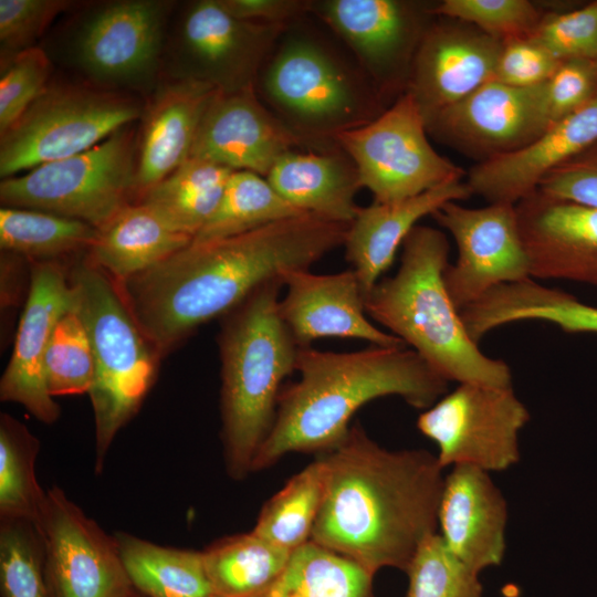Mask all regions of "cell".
<instances>
[{"label": "cell", "mask_w": 597, "mask_h": 597, "mask_svg": "<svg viewBox=\"0 0 597 597\" xmlns=\"http://www.w3.org/2000/svg\"><path fill=\"white\" fill-rule=\"evenodd\" d=\"M348 224L313 213L222 240L193 243L150 269L114 281L163 358L203 324L222 318L268 283L310 270L344 245Z\"/></svg>", "instance_id": "1"}, {"label": "cell", "mask_w": 597, "mask_h": 597, "mask_svg": "<svg viewBox=\"0 0 597 597\" xmlns=\"http://www.w3.org/2000/svg\"><path fill=\"white\" fill-rule=\"evenodd\" d=\"M320 457L324 490L310 541L373 574L386 567L406 573L423 542L438 533L444 469L437 455L386 449L355 422Z\"/></svg>", "instance_id": "2"}, {"label": "cell", "mask_w": 597, "mask_h": 597, "mask_svg": "<svg viewBox=\"0 0 597 597\" xmlns=\"http://www.w3.org/2000/svg\"><path fill=\"white\" fill-rule=\"evenodd\" d=\"M295 370L300 378L283 386L252 472L289 453L333 450L348 434L356 411L374 399L398 396L426 410L447 394L449 383L406 347L371 345L343 353L300 347Z\"/></svg>", "instance_id": "3"}, {"label": "cell", "mask_w": 597, "mask_h": 597, "mask_svg": "<svg viewBox=\"0 0 597 597\" xmlns=\"http://www.w3.org/2000/svg\"><path fill=\"white\" fill-rule=\"evenodd\" d=\"M448 256L443 232L416 226L402 243L398 271L373 287L365 311L446 380L512 386L510 366L485 355L464 327L444 283Z\"/></svg>", "instance_id": "4"}, {"label": "cell", "mask_w": 597, "mask_h": 597, "mask_svg": "<svg viewBox=\"0 0 597 597\" xmlns=\"http://www.w3.org/2000/svg\"><path fill=\"white\" fill-rule=\"evenodd\" d=\"M283 286L282 281L265 284L221 318V437L226 468L235 480L252 472L283 381L295 370L300 347L280 314Z\"/></svg>", "instance_id": "5"}, {"label": "cell", "mask_w": 597, "mask_h": 597, "mask_svg": "<svg viewBox=\"0 0 597 597\" xmlns=\"http://www.w3.org/2000/svg\"><path fill=\"white\" fill-rule=\"evenodd\" d=\"M73 306L86 328L95 364L88 392L95 421L96 470L121 428L155 383L161 358L124 302L114 280L87 252L67 266Z\"/></svg>", "instance_id": "6"}, {"label": "cell", "mask_w": 597, "mask_h": 597, "mask_svg": "<svg viewBox=\"0 0 597 597\" xmlns=\"http://www.w3.org/2000/svg\"><path fill=\"white\" fill-rule=\"evenodd\" d=\"M269 57L259 75L261 90L301 137L334 142L378 115L375 92L315 41L286 39Z\"/></svg>", "instance_id": "7"}, {"label": "cell", "mask_w": 597, "mask_h": 597, "mask_svg": "<svg viewBox=\"0 0 597 597\" xmlns=\"http://www.w3.org/2000/svg\"><path fill=\"white\" fill-rule=\"evenodd\" d=\"M136 153L135 130L125 126L85 151L2 179L0 201L102 230L136 202Z\"/></svg>", "instance_id": "8"}, {"label": "cell", "mask_w": 597, "mask_h": 597, "mask_svg": "<svg viewBox=\"0 0 597 597\" xmlns=\"http://www.w3.org/2000/svg\"><path fill=\"white\" fill-rule=\"evenodd\" d=\"M134 97L83 85H48L0 138L2 179L100 144L143 116Z\"/></svg>", "instance_id": "9"}, {"label": "cell", "mask_w": 597, "mask_h": 597, "mask_svg": "<svg viewBox=\"0 0 597 597\" xmlns=\"http://www.w3.org/2000/svg\"><path fill=\"white\" fill-rule=\"evenodd\" d=\"M425 117L406 91L386 111L334 138L354 164L374 202L401 201L453 181L464 171L434 150Z\"/></svg>", "instance_id": "10"}, {"label": "cell", "mask_w": 597, "mask_h": 597, "mask_svg": "<svg viewBox=\"0 0 597 597\" xmlns=\"http://www.w3.org/2000/svg\"><path fill=\"white\" fill-rule=\"evenodd\" d=\"M530 418L512 386L459 384L420 413L417 427L437 444L443 469L494 472L519 462V436Z\"/></svg>", "instance_id": "11"}, {"label": "cell", "mask_w": 597, "mask_h": 597, "mask_svg": "<svg viewBox=\"0 0 597 597\" xmlns=\"http://www.w3.org/2000/svg\"><path fill=\"white\" fill-rule=\"evenodd\" d=\"M432 217L458 249L457 260L444 271V283L459 311L499 285L532 279L515 205L467 208L449 201Z\"/></svg>", "instance_id": "12"}, {"label": "cell", "mask_w": 597, "mask_h": 597, "mask_svg": "<svg viewBox=\"0 0 597 597\" xmlns=\"http://www.w3.org/2000/svg\"><path fill=\"white\" fill-rule=\"evenodd\" d=\"M52 597H132L114 538L59 488L45 492L38 528Z\"/></svg>", "instance_id": "13"}, {"label": "cell", "mask_w": 597, "mask_h": 597, "mask_svg": "<svg viewBox=\"0 0 597 597\" xmlns=\"http://www.w3.org/2000/svg\"><path fill=\"white\" fill-rule=\"evenodd\" d=\"M286 28L238 19L220 0L192 2L179 25L181 75L177 77L201 81L224 93L254 87Z\"/></svg>", "instance_id": "14"}, {"label": "cell", "mask_w": 597, "mask_h": 597, "mask_svg": "<svg viewBox=\"0 0 597 597\" xmlns=\"http://www.w3.org/2000/svg\"><path fill=\"white\" fill-rule=\"evenodd\" d=\"M544 83L514 87L492 80L427 118V132L482 160L520 149L549 128Z\"/></svg>", "instance_id": "15"}, {"label": "cell", "mask_w": 597, "mask_h": 597, "mask_svg": "<svg viewBox=\"0 0 597 597\" xmlns=\"http://www.w3.org/2000/svg\"><path fill=\"white\" fill-rule=\"evenodd\" d=\"M398 0L312 1L314 11L356 55L375 88L408 84L412 61L427 30L426 11Z\"/></svg>", "instance_id": "16"}, {"label": "cell", "mask_w": 597, "mask_h": 597, "mask_svg": "<svg viewBox=\"0 0 597 597\" xmlns=\"http://www.w3.org/2000/svg\"><path fill=\"white\" fill-rule=\"evenodd\" d=\"M73 305L67 266L62 261H30L29 290L13 352L0 380V398L23 406L44 423H53L60 407L50 395L44 358L61 315Z\"/></svg>", "instance_id": "17"}, {"label": "cell", "mask_w": 597, "mask_h": 597, "mask_svg": "<svg viewBox=\"0 0 597 597\" xmlns=\"http://www.w3.org/2000/svg\"><path fill=\"white\" fill-rule=\"evenodd\" d=\"M171 2L125 0L94 11L76 36V59L94 80L130 84L155 72Z\"/></svg>", "instance_id": "18"}, {"label": "cell", "mask_w": 597, "mask_h": 597, "mask_svg": "<svg viewBox=\"0 0 597 597\" xmlns=\"http://www.w3.org/2000/svg\"><path fill=\"white\" fill-rule=\"evenodd\" d=\"M310 142L265 108L254 87L219 92L206 111L190 156L266 177L285 154Z\"/></svg>", "instance_id": "19"}, {"label": "cell", "mask_w": 597, "mask_h": 597, "mask_svg": "<svg viewBox=\"0 0 597 597\" xmlns=\"http://www.w3.org/2000/svg\"><path fill=\"white\" fill-rule=\"evenodd\" d=\"M454 21L427 28L412 61L406 91L425 121L494 80L503 42Z\"/></svg>", "instance_id": "20"}, {"label": "cell", "mask_w": 597, "mask_h": 597, "mask_svg": "<svg viewBox=\"0 0 597 597\" xmlns=\"http://www.w3.org/2000/svg\"><path fill=\"white\" fill-rule=\"evenodd\" d=\"M286 292L280 298L281 317L298 347H310L323 337L357 338L383 347H406L390 333L376 327L367 317L365 295L356 272L334 274L310 270L283 275Z\"/></svg>", "instance_id": "21"}, {"label": "cell", "mask_w": 597, "mask_h": 597, "mask_svg": "<svg viewBox=\"0 0 597 597\" xmlns=\"http://www.w3.org/2000/svg\"><path fill=\"white\" fill-rule=\"evenodd\" d=\"M515 208L532 279L597 285V208L540 190Z\"/></svg>", "instance_id": "22"}, {"label": "cell", "mask_w": 597, "mask_h": 597, "mask_svg": "<svg viewBox=\"0 0 597 597\" xmlns=\"http://www.w3.org/2000/svg\"><path fill=\"white\" fill-rule=\"evenodd\" d=\"M507 504L490 472L452 467L444 475L438 534L447 548L475 573L499 566L505 555Z\"/></svg>", "instance_id": "23"}, {"label": "cell", "mask_w": 597, "mask_h": 597, "mask_svg": "<svg viewBox=\"0 0 597 597\" xmlns=\"http://www.w3.org/2000/svg\"><path fill=\"white\" fill-rule=\"evenodd\" d=\"M595 142L597 93L528 145L472 167L467 184L489 203L516 205L535 192L547 174Z\"/></svg>", "instance_id": "24"}, {"label": "cell", "mask_w": 597, "mask_h": 597, "mask_svg": "<svg viewBox=\"0 0 597 597\" xmlns=\"http://www.w3.org/2000/svg\"><path fill=\"white\" fill-rule=\"evenodd\" d=\"M219 92L208 83L186 77L158 87L143 113L136 153V202L189 158L202 117Z\"/></svg>", "instance_id": "25"}, {"label": "cell", "mask_w": 597, "mask_h": 597, "mask_svg": "<svg viewBox=\"0 0 597 597\" xmlns=\"http://www.w3.org/2000/svg\"><path fill=\"white\" fill-rule=\"evenodd\" d=\"M471 195L467 182L453 181L401 201L373 202L359 208L348 227L344 247L365 298L390 268L398 248L421 218L432 216L449 201L463 200Z\"/></svg>", "instance_id": "26"}, {"label": "cell", "mask_w": 597, "mask_h": 597, "mask_svg": "<svg viewBox=\"0 0 597 597\" xmlns=\"http://www.w3.org/2000/svg\"><path fill=\"white\" fill-rule=\"evenodd\" d=\"M265 178L280 196L304 213L350 224L360 208L355 203V195L362 188L358 174L343 150L290 151Z\"/></svg>", "instance_id": "27"}, {"label": "cell", "mask_w": 597, "mask_h": 597, "mask_svg": "<svg viewBox=\"0 0 597 597\" xmlns=\"http://www.w3.org/2000/svg\"><path fill=\"white\" fill-rule=\"evenodd\" d=\"M476 344L492 329L520 321H544L567 333H597V306L527 279L499 285L460 311Z\"/></svg>", "instance_id": "28"}, {"label": "cell", "mask_w": 597, "mask_h": 597, "mask_svg": "<svg viewBox=\"0 0 597 597\" xmlns=\"http://www.w3.org/2000/svg\"><path fill=\"white\" fill-rule=\"evenodd\" d=\"M191 241L150 207L134 202L100 230L87 256L117 282L150 269Z\"/></svg>", "instance_id": "29"}, {"label": "cell", "mask_w": 597, "mask_h": 597, "mask_svg": "<svg viewBox=\"0 0 597 597\" xmlns=\"http://www.w3.org/2000/svg\"><path fill=\"white\" fill-rule=\"evenodd\" d=\"M133 587L145 597H207L202 552L164 547L126 533L114 537Z\"/></svg>", "instance_id": "30"}, {"label": "cell", "mask_w": 597, "mask_h": 597, "mask_svg": "<svg viewBox=\"0 0 597 597\" xmlns=\"http://www.w3.org/2000/svg\"><path fill=\"white\" fill-rule=\"evenodd\" d=\"M233 170L189 157L137 202L155 210L174 229L193 238L212 216Z\"/></svg>", "instance_id": "31"}, {"label": "cell", "mask_w": 597, "mask_h": 597, "mask_svg": "<svg viewBox=\"0 0 597 597\" xmlns=\"http://www.w3.org/2000/svg\"><path fill=\"white\" fill-rule=\"evenodd\" d=\"M375 574L308 541L295 549L281 575L253 597H374Z\"/></svg>", "instance_id": "32"}, {"label": "cell", "mask_w": 597, "mask_h": 597, "mask_svg": "<svg viewBox=\"0 0 597 597\" xmlns=\"http://www.w3.org/2000/svg\"><path fill=\"white\" fill-rule=\"evenodd\" d=\"M292 553L253 532L227 537L202 552L212 591L222 597L258 595L281 575Z\"/></svg>", "instance_id": "33"}, {"label": "cell", "mask_w": 597, "mask_h": 597, "mask_svg": "<svg viewBox=\"0 0 597 597\" xmlns=\"http://www.w3.org/2000/svg\"><path fill=\"white\" fill-rule=\"evenodd\" d=\"M100 230L70 218L24 208L0 209L1 251L29 261H62L88 252Z\"/></svg>", "instance_id": "34"}, {"label": "cell", "mask_w": 597, "mask_h": 597, "mask_svg": "<svg viewBox=\"0 0 597 597\" xmlns=\"http://www.w3.org/2000/svg\"><path fill=\"white\" fill-rule=\"evenodd\" d=\"M301 214L304 212L280 196L265 177L233 171L218 207L191 242L227 239Z\"/></svg>", "instance_id": "35"}, {"label": "cell", "mask_w": 597, "mask_h": 597, "mask_svg": "<svg viewBox=\"0 0 597 597\" xmlns=\"http://www.w3.org/2000/svg\"><path fill=\"white\" fill-rule=\"evenodd\" d=\"M324 490V465L317 458L263 505L251 532L294 552L311 540Z\"/></svg>", "instance_id": "36"}, {"label": "cell", "mask_w": 597, "mask_h": 597, "mask_svg": "<svg viewBox=\"0 0 597 597\" xmlns=\"http://www.w3.org/2000/svg\"><path fill=\"white\" fill-rule=\"evenodd\" d=\"M39 440L8 413L0 418L1 520H22L38 531L45 493L36 482Z\"/></svg>", "instance_id": "37"}, {"label": "cell", "mask_w": 597, "mask_h": 597, "mask_svg": "<svg viewBox=\"0 0 597 597\" xmlns=\"http://www.w3.org/2000/svg\"><path fill=\"white\" fill-rule=\"evenodd\" d=\"M95 376L91 342L82 318L72 305L56 322L44 358L50 395L90 392Z\"/></svg>", "instance_id": "38"}, {"label": "cell", "mask_w": 597, "mask_h": 597, "mask_svg": "<svg viewBox=\"0 0 597 597\" xmlns=\"http://www.w3.org/2000/svg\"><path fill=\"white\" fill-rule=\"evenodd\" d=\"M0 593L1 597H52L43 542L27 521L1 520Z\"/></svg>", "instance_id": "39"}, {"label": "cell", "mask_w": 597, "mask_h": 597, "mask_svg": "<svg viewBox=\"0 0 597 597\" xmlns=\"http://www.w3.org/2000/svg\"><path fill=\"white\" fill-rule=\"evenodd\" d=\"M406 574V597H482L478 573L461 563L436 533L427 538Z\"/></svg>", "instance_id": "40"}, {"label": "cell", "mask_w": 597, "mask_h": 597, "mask_svg": "<svg viewBox=\"0 0 597 597\" xmlns=\"http://www.w3.org/2000/svg\"><path fill=\"white\" fill-rule=\"evenodd\" d=\"M432 12L472 24L502 42L528 39L543 18L527 0H443Z\"/></svg>", "instance_id": "41"}, {"label": "cell", "mask_w": 597, "mask_h": 597, "mask_svg": "<svg viewBox=\"0 0 597 597\" xmlns=\"http://www.w3.org/2000/svg\"><path fill=\"white\" fill-rule=\"evenodd\" d=\"M528 40L559 62L597 61V1L570 12L543 15Z\"/></svg>", "instance_id": "42"}, {"label": "cell", "mask_w": 597, "mask_h": 597, "mask_svg": "<svg viewBox=\"0 0 597 597\" xmlns=\"http://www.w3.org/2000/svg\"><path fill=\"white\" fill-rule=\"evenodd\" d=\"M51 63L40 48H30L1 61L0 135L48 86Z\"/></svg>", "instance_id": "43"}, {"label": "cell", "mask_w": 597, "mask_h": 597, "mask_svg": "<svg viewBox=\"0 0 597 597\" xmlns=\"http://www.w3.org/2000/svg\"><path fill=\"white\" fill-rule=\"evenodd\" d=\"M72 3L67 0H0L1 61L33 48V42Z\"/></svg>", "instance_id": "44"}, {"label": "cell", "mask_w": 597, "mask_h": 597, "mask_svg": "<svg viewBox=\"0 0 597 597\" xmlns=\"http://www.w3.org/2000/svg\"><path fill=\"white\" fill-rule=\"evenodd\" d=\"M597 93V61L568 60L544 83L549 127L585 105Z\"/></svg>", "instance_id": "45"}, {"label": "cell", "mask_w": 597, "mask_h": 597, "mask_svg": "<svg viewBox=\"0 0 597 597\" xmlns=\"http://www.w3.org/2000/svg\"><path fill=\"white\" fill-rule=\"evenodd\" d=\"M537 190L548 197L597 208V142L547 174Z\"/></svg>", "instance_id": "46"}, {"label": "cell", "mask_w": 597, "mask_h": 597, "mask_svg": "<svg viewBox=\"0 0 597 597\" xmlns=\"http://www.w3.org/2000/svg\"><path fill=\"white\" fill-rule=\"evenodd\" d=\"M562 62L528 39L503 42L494 80L514 87L546 82Z\"/></svg>", "instance_id": "47"}, {"label": "cell", "mask_w": 597, "mask_h": 597, "mask_svg": "<svg viewBox=\"0 0 597 597\" xmlns=\"http://www.w3.org/2000/svg\"><path fill=\"white\" fill-rule=\"evenodd\" d=\"M233 17L268 24H287L311 11L312 1L305 0H220Z\"/></svg>", "instance_id": "48"}, {"label": "cell", "mask_w": 597, "mask_h": 597, "mask_svg": "<svg viewBox=\"0 0 597 597\" xmlns=\"http://www.w3.org/2000/svg\"><path fill=\"white\" fill-rule=\"evenodd\" d=\"M132 597H145L144 595H142L140 593H138L136 589L134 591V594L132 595Z\"/></svg>", "instance_id": "49"}, {"label": "cell", "mask_w": 597, "mask_h": 597, "mask_svg": "<svg viewBox=\"0 0 597 597\" xmlns=\"http://www.w3.org/2000/svg\"><path fill=\"white\" fill-rule=\"evenodd\" d=\"M207 597H222V596H219V595H217V594H211V595H209V596H207Z\"/></svg>", "instance_id": "50"}]
</instances>
